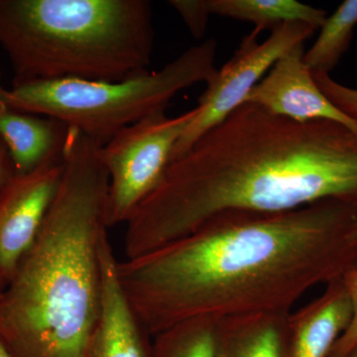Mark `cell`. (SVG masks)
<instances>
[{
  "label": "cell",
  "instance_id": "6da1fadb",
  "mask_svg": "<svg viewBox=\"0 0 357 357\" xmlns=\"http://www.w3.org/2000/svg\"><path fill=\"white\" fill-rule=\"evenodd\" d=\"M357 208L324 201L283 213L227 211L192 234L117 262L151 337L192 319L291 312L310 289L354 267Z\"/></svg>",
  "mask_w": 357,
  "mask_h": 357
},
{
  "label": "cell",
  "instance_id": "7a4b0ae2",
  "mask_svg": "<svg viewBox=\"0 0 357 357\" xmlns=\"http://www.w3.org/2000/svg\"><path fill=\"white\" fill-rule=\"evenodd\" d=\"M324 201L357 208V133L243 103L169 164L126 223L124 255H146L227 211L283 213Z\"/></svg>",
  "mask_w": 357,
  "mask_h": 357
},
{
  "label": "cell",
  "instance_id": "3957f363",
  "mask_svg": "<svg viewBox=\"0 0 357 357\" xmlns=\"http://www.w3.org/2000/svg\"><path fill=\"white\" fill-rule=\"evenodd\" d=\"M102 146L70 128L55 198L34 243L0 289V340L13 357H89L109 241Z\"/></svg>",
  "mask_w": 357,
  "mask_h": 357
},
{
  "label": "cell",
  "instance_id": "277c9868",
  "mask_svg": "<svg viewBox=\"0 0 357 357\" xmlns=\"http://www.w3.org/2000/svg\"><path fill=\"white\" fill-rule=\"evenodd\" d=\"M154 39L146 0H0V48L13 84L138 76L148 72Z\"/></svg>",
  "mask_w": 357,
  "mask_h": 357
},
{
  "label": "cell",
  "instance_id": "5b68a950",
  "mask_svg": "<svg viewBox=\"0 0 357 357\" xmlns=\"http://www.w3.org/2000/svg\"><path fill=\"white\" fill-rule=\"evenodd\" d=\"M218 44L208 39L161 70L117 82L61 79L0 84V100L10 109L64 122L105 144L122 129L165 112L181 91L208 84L217 73Z\"/></svg>",
  "mask_w": 357,
  "mask_h": 357
},
{
  "label": "cell",
  "instance_id": "8992f818",
  "mask_svg": "<svg viewBox=\"0 0 357 357\" xmlns=\"http://www.w3.org/2000/svg\"><path fill=\"white\" fill-rule=\"evenodd\" d=\"M197 112V107L176 117L157 112L122 129L102 145V158L109 175V227L128 222L154 191Z\"/></svg>",
  "mask_w": 357,
  "mask_h": 357
},
{
  "label": "cell",
  "instance_id": "52a82bcc",
  "mask_svg": "<svg viewBox=\"0 0 357 357\" xmlns=\"http://www.w3.org/2000/svg\"><path fill=\"white\" fill-rule=\"evenodd\" d=\"M314 31V28L305 23L288 22L272 29L270 36L263 42L258 41L261 32L257 29L244 37L232 58L218 69L206 84L197 105L198 112L178 141L172 161L243 105L265 73L286 52L296 45L305 43Z\"/></svg>",
  "mask_w": 357,
  "mask_h": 357
},
{
  "label": "cell",
  "instance_id": "ba28073f",
  "mask_svg": "<svg viewBox=\"0 0 357 357\" xmlns=\"http://www.w3.org/2000/svg\"><path fill=\"white\" fill-rule=\"evenodd\" d=\"M62 173L63 162H59L25 175L15 174L0 194V280L3 287L37 238Z\"/></svg>",
  "mask_w": 357,
  "mask_h": 357
},
{
  "label": "cell",
  "instance_id": "9c48e42d",
  "mask_svg": "<svg viewBox=\"0 0 357 357\" xmlns=\"http://www.w3.org/2000/svg\"><path fill=\"white\" fill-rule=\"evenodd\" d=\"M304 43L296 45L270 69L244 103L291 121L337 122L357 133V123L328 100L304 62Z\"/></svg>",
  "mask_w": 357,
  "mask_h": 357
},
{
  "label": "cell",
  "instance_id": "30bf717a",
  "mask_svg": "<svg viewBox=\"0 0 357 357\" xmlns=\"http://www.w3.org/2000/svg\"><path fill=\"white\" fill-rule=\"evenodd\" d=\"M112 244L102 252V307L89 357H155L151 335L136 317L117 278Z\"/></svg>",
  "mask_w": 357,
  "mask_h": 357
},
{
  "label": "cell",
  "instance_id": "8fae6325",
  "mask_svg": "<svg viewBox=\"0 0 357 357\" xmlns=\"http://www.w3.org/2000/svg\"><path fill=\"white\" fill-rule=\"evenodd\" d=\"M352 316L344 278L328 283L316 300L290 312L291 357H328Z\"/></svg>",
  "mask_w": 357,
  "mask_h": 357
},
{
  "label": "cell",
  "instance_id": "7c38bea8",
  "mask_svg": "<svg viewBox=\"0 0 357 357\" xmlns=\"http://www.w3.org/2000/svg\"><path fill=\"white\" fill-rule=\"evenodd\" d=\"M69 129L64 122L10 109L0 100V138L16 175L63 162Z\"/></svg>",
  "mask_w": 357,
  "mask_h": 357
},
{
  "label": "cell",
  "instance_id": "4fadbf2b",
  "mask_svg": "<svg viewBox=\"0 0 357 357\" xmlns=\"http://www.w3.org/2000/svg\"><path fill=\"white\" fill-rule=\"evenodd\" d=\"M290 312H251L218 319V356L291 357Z\"/></svg>",
  "mask_w": 357,
  "mask_h": 357
},
{
  "label": "cell",
  "instance_id": "5bb4252c",
  "mask_svg": "<svg viewBox=\"0 0 357 357\" xmlns=\"http://www.w3.org/2000/svg\"><path fill=\"white\" fill-rule=\"evenodd\" d=\"M211 14L245 21L255 29H274L288 22H301L319 29L326 11L296 0H206Z\"/></svg>",
  "mask_w": 357,
  "mask_h": 357
},
{
  "label": "cell",
  "instance_id": "9a60e30c",
  "mask_svg": "<svg viewBox=\"0 0 357 357\" xmlns=\"http://www.w3.org/2000/svg\"><path fill=\"white\" fill-rule=\"evenodd\" d=\"M357 25V0H345L328 16L304 62L312 74H326L335 69L351 45Z\"/></svg>",
  "mask_w": 357,
  "mask_h": 357
},
{
  "label": "cell",
  "instance_id": "2e32d148",
  "mask_svg": "<svg viewBox=\"0 0 357 357\" xmlns=\"http://www.w3.org/2000/svg\"><path fill=\"white\" fill-rule=\"evenodd\" d=\"M218 319H189L154 335L152 337L154 356L220 357Z\"/></svg>",
  "mask_w": 357,
  "mask_h": 357
},
{
  "label": "cell",
  "instance_id": "e0dca14e",
  "mask_svg": "<svg viewBox=\"0 0 357 357\" xmlns=\"http://www.w3.org/2000/svg\"><path fill=\"white\" fill-rule=\"evenodd\" d=\"M312 76L328 100L357 123V89L337 83L330 75L312 74Z\"/></svg>",
  "mask_w": 357,
  "mask_h": 357
},
{
  "label": "cell",
  "instance_id": "ac0fdd59",
  "mask_svg": "<svg viewBox=\"0 0 357 357\" xmlns=\"http://www.w3.org/2000/svg\"><path fill=\"white\" fill-rule=\"evenodd\" d=\"M169 3L176 9L192 36L202 38L211 15L206 0H172Z\"/></svg>",
  "mask_w": 357,
  "mask_h": 357
},
{
  "label": "cell",
  "instance_id": "d6986e66",
  "mask_svg": "<svg viewBox=\"0 0 357 357\" xmlns=\"http://www.w3.org/2000/svg\"><path fill=\"white\" fill-rule=\"evenodd\" d=\"M344 280L351 296L352 316L351 323L342 337L338 338L328 357H344L357 344V272L351 269L345 274Z\"/></svg>",
  "mask_w": 357,
  "mask_h": 357
},
{
  "label": "cell",
  "instance_id": "ffe728a7",
  "mask_svg": "<svg viewBox=\"0 0 357 357\" xmlns=\"http://www.w3.org/2000/svg\"><path fill=\"white\" fill-rule=\"evenodd\" d=\"M14 176H15V170H14L13 160L10 158V154L6 144L0 138V194Z\"/></svg>",
  "mask_w": 357,
  "mask_h": 357
},
{
  "label": "cell",
  "instance_id": "44dd1931",
  "mask_svg": "<svg viewBox=\"0 0 357 357\" xmlns=\"http://www.w3.org/2000/svg\"><path fill=\"white\" fill-rule=\"evenodd\" d=\"M0 357H13L1 340H0Z\"/></svg>",
  "mask_w": 357,
  "mask_h": 357
},
{
  "label": "cell",
  "instance_id": "7402d4cb",
  "mask_svg": "<svg viewBox=\"0 0 357 357\" xmlns=\"http://www.w3.org/2000/svg\"><path fill=\"white\" fill-rule=\"evenodd\" d=\"M344 357H357V344L351 349V351L347 352Z\"/></svg>",
  "mask_w": 357,
  "mask_h": 357
},
{
  "label": "cell",
  "instance_id": "603a6c76",
  "mask_svg": "<svg viewBox=\"0 0 357 357\" xmlns=\"http://www.w3.org/2000/svg\"><path fill=\"white\" fill-rule=\"evenodd\" d=\"M352 239L357 244V223L356 227H354V234H352Z\"/></svg>",
  "mask_w": 357,
  "mask_h": 357
},
{
  "label": "cell",
  "instance_id": "cb8c5ba5",
  "mask_svg": "<svg viewBox=\"0 0 357 357\" xmlns=\"http://www.w3.org/2000/svg\"><path fill=\"white\" fill-rule=\"evenodd\" d=\"M352 270H354V271L357 272V252L356 258H354V267H352Z\"/></svg>",
  "mask_w": 357,
  "mask_h": 357
},
{
  "label": "cell",
  "instance_id": "d4e9b609",
  "mask_svg": "<svg viewBox=\"0 0 357 357\" xmlns=\"http://www.w3.org/2000/svg\"><path fill=\"white\" fill-rule=\"evenodd\" d=\"M2 287H3V284H2L1 280H0V289H1Z\"/></svg>",
  "mask_w": 357,
  "mask_h": 357
}]
</instances>
